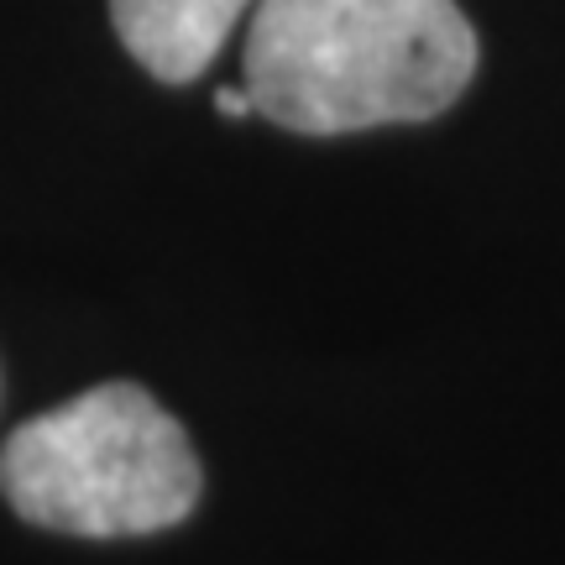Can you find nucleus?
<instances>
[{"instance_id": "1", "label": "nucleus", "mask_w": 565, "mask_h": 565, "mask_svg": "<svg viewBox=\"0 0 565 565\" xmlns=\"http://www.w3.org/2000/svg\"><path fill=\"white\" fill-rule=\"evenodd\" d=\"M477 74L456 0H257L242 84L257 116L299 137L435 121Z\"/></svg>"}, {"instance_id": "2", "label": "nucleus", "mask_w": 565, "mask_h": 565, "mask_svg": "<svg viewBox=\"0 0 565 565\" xmlns=\"http://www.w3.org/2000/svg\"><path fill=\"white\" fill-rule=\"evenodd\" d=\"M0 492L26 524L126 540L194 513L200 461L183 424L137 383H100L0 445Z\"/></svg>"}, {"instance_id": "3", "label": "nucleus", "mask_w": 565, "mask_h": 565, "mask_svg": "<svg viewBox=\"0 0 565 565\" xmlns=\"http://www.w3.org/2000/svg\"><path fill=\"white\" fill-rule=\"evenodd\" d=\"M257 0H110L126 53L162 84H189L215 63Z\"/></svg>"}, {"instance_id": "4", "label": "nucleus", "mask_w": 565, "mask_h": 565, "mask_svg": "<svg viewBox=\"0 0 565 565\" xmlns=\"http://www.w3.org/2000/svg\"><path fill=\"white\" fill-rule=\"evenodd\" d=\"M215 110L225 121H246V116H257V100L246 95V84L242 89H215Z\"/></svg>"}]
</instances>
